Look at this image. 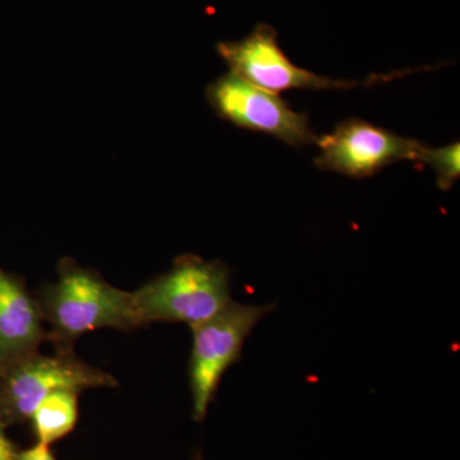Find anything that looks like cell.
I'll return each mask as SVG.
<instances>
[{
    "label": "cell",
    "mask_w": 460,
    "mask_h": 460,
    "mask_svg": "<svg viewBox=\"0 0 460 460\" xmlns=\"http://www.w3.org/2000/svg\"><path fill=\"white\" fill-rule=\"evenodd\" d=\"M132 298L142 326L183 323L195 329L232 301L229 268L217 260L181 255L171 270L132 292Z\"/></svg>",
    "instance_id": "obj_2"
},
{
    "label": "cell",
    "mask_w": 460,
    "mask_h": 460,
    "mask_svg": "<svg viewBox=\"0 0 460 460\" xmlns=\"http://www.w3.org/2000/svg\"><path fill=\"white\" fill-rule=\"evenodd\" d=\"M206 98L215 113L248 131L265 133L293 147L316 144L307 113H298L280 98L228 72L208 84Z\"/></svg>",
    "instance_id": "obj_6"
},
{
    "label": "cell",
    "mask_w": 460,
    "mask_h": 460,
    "mask_svg": "<svg viewBox=\"0 0 460 460\" xmlns=\"http://www.w3.org/2000/svg\"><path fill=\"white\" fill-rule=\"evenodd\" d=\"M17 460H57L49 445L36 443L25 450H18Z\"/></svg>",
    "instance_id": "obj_11"
},
{
    "label": "cell",
    "mask_w": 460,
    "mask_h": 460,
    "mask_svg": "<svg viewBox=\"0 0 460 460\" xmlns=\"http://www.w3.org/2000/svg\"><path fill=\"white\" fill-rule=\"evenodd\" d=\"M419 163L434 169L436 181L441 190H452L460 177V144L456 141L443 147L422 145Z\"/></svg>",
    "instance_id": "obj_10"
},
{
    "label": "cell",
    "mask_w": 460,
    "mask_h": 460,
    "mask_svg": "<svg viewBox=\"0 0 460 460\" xmlns=\"http://www.w3.org/2000/svg\"><path fill=\"white\" fill-rule=\"evenodd\" d=\"M114 386V376L87 365L74 349L50 356L36 352L0 375V417L7 426L26 422L39 402L57 390Z\"/></svg>",
    "instance_id": "obj_4"
},
{
    "label": "cell",
    "mask_w": 460,
    "mask_h": 460,
    "mask_svg": "<svg viewBox=\"0 0 460 460\" xmlns=\"http://www.w3.org/2000/svg\"><path fill=\"white\" fill-rule=\"evenodd\" d=\"M196 460H202L201 454H199L198 458H196Z\"/></svg>",
    "instance_id": "obj_13"
},
{
    "label": "cell",
    "mask_w": 460,
    "mask_h": 460,
    "mask_svg": "<svg viewBox=\"0 0 460 460\" xmlns=\"http://www.w3.org/2000/svg\"><path fill=\"white\" fill-rule=\"evenodd\" d=\"M217 53L230 72L246 78L262 89L278 93L288 90H349L371 87L405 77L417 69H405L386 75H372L366 80H335L299 68L281 49L274 27L259 23L246 38L217 44Z\"/></svg>",
    "instance_id": "obj_3"
},
{
    "label": "cell",
    "mask_w": 460,
    "mask_h": 460,
    "mask_svg": "<svg viewBox=\"0 0 460 460\" xmlns=\"http://www.w3.org/2000/svg\"><path fill=\"white\" fill-rule=\"evenodd\" d=\"M271 311V305L259 307L230 301L220 313L192 329L189 375L196 422L205 420L223 375L241 361L244 341Z\"/></svg>",
    "instance_id": "obj_5"
},
{
    "label": "cell",
    "mask_w": 460,
    "mask_h": 460,
    "mask_svg": "<svg viewBox=\"0 0 460 460\" xmlns=\"http://www.w3.org/2000/svg\"><path fill=\"white\" fill-rule=\"evenodd\" d=\"M314 145L320 151L314 164L321 171L363 180L402 160L419 163L423 144L358 118H349L337 124L334 131L317 137Z\"/></svg>",
    "instance_id": "obj_7"
},
{
    "label": "cell",
    "mask_w": 460,
    "mask_h": 460,
    "mask_svg": "<svg viewBox=\"0 0 460 460\" xmlns=\"http://www.w3.org/2000/svg\"><path fill=\"white\" fill-rule=\"evenodd\" d=\"M47 341L38 298L20 277L0 268V375Z\"/></svg>",
    "instance_id": "obj_8"
},
{
    "label": "cell",
    "mask_w": 460,
    "mask_h": 460,
    "mask_svg": "<svg viewBox=\"0 0 460 460\" xmlns=\"http://www.w3.org/2000/svg\"><path fill=\"white\" fill-rule=\"evenodd\" d=\"M78 419V392L57 390L45 396L31 419L38 443L50 445L71 434Z\"/></svg>",
    "instance_id": "obj_9"
},
{
    "label": "cell",
    "mask_w": 460,
    "mask_h": 460,
    "mask_svg": "<svg viewBox=\"0 0 460 460\" xmlns=\"http://www.w3.org/2000/svg\"><path fill=\"white\" fill-rule=\"evenodd\" d=\"M38 301L56 350L74 349L75 341L93 330L142 326L131 292L111 286L71 259L59 262L57 281L41 288Z\"/></svg>",
    "instance_id": "obj_1"
},
{
    "label": "cell",
    "mask_w": 460,
    "mask_h": 460,
    "mask_svg": "<svg viewBox=\"0 0 460 460\" xmlns=\"http://www.w3.org/2000/svg\"><path fill=\"white\" fill-rule=\"evenodd\" d=\"M7 428L0 417V460H17L18 450L5 432Z\"/></svg>",
    "instance_id": "obj_12"
}]
</instances>
